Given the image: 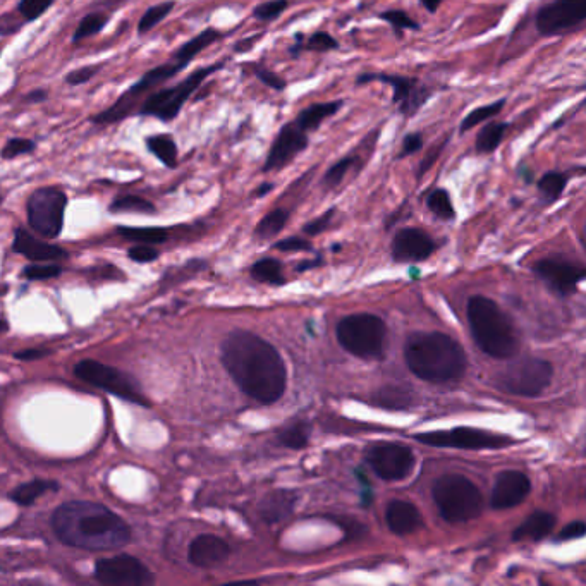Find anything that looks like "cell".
<instances>
[{
    "label": "cell",
    "mask_w": 586,
    "mask_h": 586,
    "mask_svg": "<svg viewBox=\"0 0 586 586\" xmlns=\"http://www.w3.org/2000/svg\"><path fill=\"white\" fill-rule=\"evenodd\" d=\"M272 190H274V184L263 183L262 186L258 188L257 193H255V196H257V198H262V196L267 195V193H270V191Z\"/></svg>",
    "instance_id": "6125c7cd"
},
{
    "label": "cell",
    "mask_w": 586,
    "mask_h": 586,
    "mask_svg": "<svg viewBox=\"0 0 586 586\" xmlns=\"http://www.w3.org/2000/svg\"><path fill=\"white\" fill-rule=\"evenodd\" d=\"M447 143H449V138L446 136L444 140L440 141L437 147H432L428 150V153H425V157H423L422 162H420V167H418L416 178L422 179L434 167L435 162L440 159V153L444 152V148L447 147Z\"/></svg>",
    "instance_id": "681fc988"
},
{
    "label": "cell",
    "mask_w": 586,
    "mask_h": 586,
    "mask_svg": "<svg viewBox=\"0 0 586 586\" xmlns=\"http://www.w3.org/2000/svg\"><path fill=\"white\" fill-rule=\"evenodd\" d=\"M52 528L62 544L76 549H121L131 540L128 523L98 502L62 504L54 511Z\"/></svg>",
    "instance_id": "7a4b0ae2"
},
{
    "label": "cell",
    "mask_w": 586,
    "mask_h": 586,
    "mask_svg": "<svg viewBox=\"0 0 586 586\" xmlns=\"http://www.w3.org/2000/svg\"><path fill=\"white\" fill-rule=\"evenodd\" d=\"M224 66H226V61H220L217 64H212V66L196 69L186 80L181 81L178 85L165 86V88L155 90L141 102L136 114H140L143 117H155V119L164 121V123L174 121L181 114V110H183L186 102L190 100L191 95L203 85V81L220 71V69H224Z\"/></svg>",
    "instance_id": "8992f818"
},
{
    "label": "cell",
    "mask_w": 586,
    "mask_h": 586,
    "mask_svg": "<svg viewBox=\"0 0 586 586\" xmlns=\"http://www.w3.org/2000/svg\"><path fill=\"white\" fill-rule=\"evenodd\" d=\"M98 66H85V68H78L71 71V73L66 74V85L69 86H81L88 83V81H92L95 76L98 74Z\"/></svg>",
    "instance_id": "f907efd6"
},
{
    "label": "cell",
    "mask_w": 586,
    "mask_h": 586,
    "mask_svg": "<svg viewBox=\"0 0 586 586\" xmlns=\"http://www.w3.org/2000/svg\"><path fill=\"white\" fill-rule=\"evenodd\" d=\"M222 38V33L215 28H207L202 33H198L195 38H191L188 42L184 43L183 47L174 54V57H178L179 61H183L186 66H190L191 62L195 61L196 55L208 49L212 43L217 42Z\"/></svg>",
    "instance_id": "484cf974"
},
{
    "label": "cell",
    "mask_w": 586,
    "mask_h": 586,
    "mask_svg": "<svg viewBox=\"0 0 586 586\" xmlns=\"http://www.w3.org/2000/svg\"><path fill=\"white\" fill-rule=\"evenodd\" d=\"M556 526L554 514L537 511L530 514L521 525L514 530V540H542L547 537L552 528Z\"/></svg>",
    "instance_id": "603a6c76"
},
{
    "label": "cell",
    "mask_w": 586,
    "mask_h": 586,
    "mask_svg": "<svg viewBox=\"0 0 586 586\" xmlns=\"http://www.w3.org/2000/svg\"><path fill=\"white\" fill-rule=\"evenodd\" d=\"M372 81H382L392 88V104L404 117L415 116L428 98L432 97V90L423 85L422 81L411 76H399V74L363 73L358 76L356 85H368Z\"/></svg>",
    "instance_id": "8fae6325"
},
{
    "label": "cell",
    "mask_w": 586,
    "mask_h": 586,
    "mask_svg": "<svg viewBox=\"0 0 586 586\" xmlns=\"http://www.w3.org/2000/svg\"><path fill=\"white\" fill-rule=\"evenodd\" d=\"M332 215H334V210H329L327 214L320 215V217L312 220V222H308L303 231H305L308 236H317V234L324 232L325 229L329 227L330 220H332Z\"/></svg>",
    "instance_id": "11a10c76"
},
{
    "label": "cell",
    "mask_w": 586,
    "mask_h": 586,
    "mask_svg": "<svg viewBox=\"0 0 586 586\" xmlns=\"http://www.w3.org/2000/svg\"><path fill=\"white\" fill-rule=\"evenodd\" d=\"M422 147V133H409V135L404 136L403 147H401V152L397 155V159H404V157H409V155H415L416 152L422 150Z\"/></svg>",
    "instance_id": "f5cc1de1"
},
{
    "label": "cell",
    "mask_w": 586,
    "mask_h": 586,
    "mask_svg": "<svg viewBox=\"0 0 586 586\" xmlns=\"http://www.w3.org/2000/svg\"><path fill=\"white\" fill-rule=\"evenodd\" d=\"M404 360L413 375L432 384L461 379L466 370L463 348L442 332L411 334L404 346Z\"/></svg>",
    "instance_id": "3957f363"
},
{
    "label": "cell",
    "mask_w": 586,
    "mask_h": 586,
    "mask_svg": "<svg viewBox=\"0 0 586 586\" xmlns=\"http://www.w3.org/2000/svg\"><path fill=\"white\" fill-rule=\"evenodd\" d=\"M45 355H47V353L42 351V349H25V351H19V353H16V358H18V360L31 361L38 360V358H42V356Z\"/></svg>",
    "instance_id": "680465c9"
},
{
    "label": "cell",
    "mask_w": 586,
    "mask_h": 586,
    "mask_svg": "<svg viewBox=\"0 0 586 586\" xmlns=\"http://www.w3.org/2000/svg\"><path fill=\"white\" fill-rule=\"evenodd\" d=\"M74 375L86 384L95 385L98 389L126 399L129 403L140 404L143 408L150 406V401L145 397L140 385L136 384L135 380L121 370L107 367L100 361L81 360L74 367Z\"/></svg>",
    "instance_id": "9c48e42d"
},
{
    "label": "cell",
    "mask_w": 586,
    "mask_h": 586,
    "mask_svg": "<svg viewBox=\"0 0 586 586\" xmlns=\"http://www.w3.org/2000/svg\"><path fill=\"white\" fill-rule=\"evenodd\" d=\"M586 526L583 521H573V523H569L568 526H564L562 528L561 535L559 538L561 540H573V538H580L585 535Z\"/></svg>",
    "instance_id": "6f0895ef"
},
{
    "label": "cell",
    "mask_w": 586,
    "mask_h": 586,
    "mask_svg": "<svg viewBox=\"0 0 586 586\" xmlns=\"http://www.w3.org/2000/svg\"><path fill=\"white\" fill-rule=\"evenodd\" d=\"M367 463L382 480L401 482L415 470V454L403 444L380 442L368 449Z\"/></svg>",
    "instance_id": "4fadbf2b"
},
{
    "label": "cell",
    "mask_w": 586,
    "mask_h": 586,
    "mask_svg": "<svg viewBox=\"0 0 586 586\" xmlns=\"http://www.w3.org/2000/svg\"><path fill=\"white\" fill-rule=\"evenodd\" d=\"M310 428L306 423H294L291 427L284 428L279 432V440L282 446L289 449H303L308 444Z\"/></svg>",
    "instance_id": "74e56055"
},
{
    "label": "cell",
    "mask_w": 586,
    "mask_h": 586,
    "mask_svg": "<svg viewBox=\"0 0 586 586\" xmlns=\"http://www.w3.org/2000/svg\"><path fill=\"white\" fill-rule=\"evenodd\" d=\"M415 439L422 444L434 447H454V449H468V451H482V449H501L511 440L501 435L489 434L478 428L459 427L447 432H430V434L415 435Z\"/></svg>",
    "instance_id": "9a60e30c"
},
{
    "label": "cell",
    "mask_w": 586,
    "mask_h": 586,
    "mask_svg": "<svg viewBox=\"0 0 586 586\" xmlns=\"http://www.w3.org/2000/svg\"><path fill=\"white\" fill-rule=\"evenodd\" d=\"M442 2H444V0H420V4H422L430 14L437 13L439 7L442 6Z\"/></svg>",
    "instance_id": "94428289"
},
{
    "label": "cell",
    "mask_w": 586,
    "mask_h": 586,
    "mask_svg": "<svg viewBox=\"0 0 586 586\" xmlns=\"http://www.w3.org/2000/svg\"><path fill=\"white\" fill-rule=\"evenodd\" d=\"M25 98L26 102H30V104H42L49 98V92L43 90V88H38V90L28 93Z\"/></svg>",
    "instance_id": "91938a15"
},
{
    "label": "cell",
    "mask_w": 586,
    "mask_h": 586,
    "mask_svg": "<svg viewBox=\"0 0 586 586\" xmlns=\"http://www.w3.org/2000/svg\"><path fill=\"white\" fill-rule=\"evenodd\" d=\"M554 368L540 358H523L499 375V385L514 396L538 397L549 387Z\"/></svg>",
    "instance_id": "30bf717a"
},
{
    "label": "cell",
    "mask_w": 586,
    "mask_h": 586,
    "mask_svg": "<svg viewBox=\"0 0 586 586\" xmlns=\"http://www.w3.org/2000/svg\"><path fill=\"white\" fill-rule=\"evenodd\" d=\"M385 518H387L389 530L399 535V537L411 535V533H415L416 530H420L423 526L422 514L416 509L415 504H411L408 501H401V499L392 501L387 506Z\"/></svg>",
    "instance_id": "7402d4cb"
},
{
    "label": "cell",
    "mask_w": 586,
    "mask_h": 586,
    "mask_svg": "<svg viewBox=\"0 0 586 586\" xmlns=\"http://www.w3.org/2000/svg\"><path fill=\"white\" fill-rule=\"evenodd\" d=\"M387 25L392 26V30L396 31L397 35L401 37L404 30H420V25L416 23L415 19L411 18L408 13L399 11V9H392V11H384L379 16Z\"/></svg>",
    "instance_id": "60d3db41"
},
{
    "label": "cell",
    "mask_w": 586,
    "mask_h": 586,
    "mask_svg": "<svg viewBox=\"0 0 586 586\" xmlns=\"http://www.w3.org/2000/svg\"><path fill=\"white\" fill-rule=\"evenodd\" d=\"M308 145H310L308 133L298 128L294 121L284 124L281 131L275 136L269 153H267V159H265L262 171H281V169L291 164L301 152H305Z\"/></svg>",
    "instance_id": "2e32d148"
},
{
    "label": "cell",
    "mask_w": 586,
    "mask_h": 586,
    "mask_svg": "<svg viewBox=\"0 0 586 586\" xmlns=\"http://www.w3.org/2000/svg\"><path fill=\"white\" fill-rule=\"evenodd\" d=\"M468 320L475 342L485 355L506 360L518 353L519 339L513 322L495 301L473 296L468 303Z\"/></svg>",
    "instance_id": "277c9868"
},
{
    "label": "cell",
    "mask_w": 586,
    "mask_h": 586,
    "mask_svg": "<svg viewBox=\"0 0 586 586\" xmlns=\"http://www.w3.org/2000/svg\"><path fill=\"white\" fill-rule=\"evenodd\" d=\"M54 2L55 0H19L18 13L25 18L26 23L37 21L54 6Z\"/></svg>",
    "instance_id": "ee69618b"
},
{
    "label": "cell",
    "mask_w": 586,
    "mask_h": 586,
    "mask_svg": "<svg viewBox=\"0 0 586 586\" xmlns=\"http://www.w3.org/2000/svg\"><path fill=\"white\" fill-rule=\"evenodd\" d=\"M427 205L430 208V212L440 220H452L456 217V210L452 205L451 195L449 191L437 188L432 191L427 198Z\"/></svg>",
    "instance_id": "d590c367"
},
{
    "label": "cell",
    "mask_w": 586,
    "mask_h": 586,
    "mask_svg": "<svg viewBox=\"0 0 586 586\" xmlns=\"http://www.w3.org/2000/svg\"><path fill=\"white\" fill-rule=\"evenodd\" d=\"M384 320L370 313H356L342 318L337 325V341L351 355L363 360H375L384 353Z\"/></svg>",
    "instance_id": "52a82bcc"
},
{
    "label": "cell",
    "mask_w": 586,
    "mask_h": 586,
    "mask_svg": "<svg viewBox=\"0 0 586 586\" xmlns=\"http://www.w3.org/2000/svg\"><path fill=\"white\" fill-rule=\"evenodd\" d=\"M110 212L121 214V212H131V214H155L157 208L152 202L136 195H124L116 198L110 203Z\"/></svg>",
    "instance_id": "d6a6232c"
},
{
    "label": "cell",
    "mask_w": 586,
    "mask_h": 586,
    "mask_svg": "<svg viewBox=\"0 0 586 586\" xmlns=\"http://www.w3.org/2000/svg\"><path fill=\"white\" fill-rule=\"evenodd\" d=\"M504 105H506V98H499V100H495L492 104L482 105V107H477V109L471 110L470 114L464 117L463 121H461L459 131H461V133H468L470 129L477 128L480 124L487 123L492 117L501 114Z\"/></svg>",
    "instance_id": "f1b7e54d"
},
{
    "label": "cell",
    "mask_w": 586,
    "mask_h": 586,
    "mask_svg": "<svg viewBox=\"0 0 586 586\" xmlns=\"http://www.w3.org/2000/svg\"><path fill=\"white\" fill-rule=\"evenodd\" d=\"M117 232L123 238L136 243H147V245H160L167 239V231L162 227H117Z\"/></svg>",
    "instance_id": "4dcf8cb0"
},
{
    "label": "cell",
    "mask_w": 586,
    "mask_h": 586,
    "mask_svg": "<svg viewBox=\"0 0 586 586\" xmlns=\"http://www.w3.org/2000/svg\"><path fill=\"white\" fill-rule=\"evenodd\" d=\"M128 255L133 262L150 263L159 258V251L152 248V246L141 245L131 248V250L128 251Z\"/></svg>",
    "instance_id": "db71d44e"
},
{
    "label": "cell",
    "mask_w": 586,
    "mask_h": 586,
    "mask_svg": "<svg viewBox=\"0 0 586 586\" xmlns=\"http://www.w3.org/2000/svg\"><path fill=\"white\" fill-rule=\"evenodd\" d=\"M275 248L279 251H310L312 250V245L308 241H305V239L287 238L279 241L275 245Z\"/></svg>",
    "instance_id": "9f6ffc18"
},
{
    "label": "cell",
    "mask_w": 586,
    "mask_h": 586,
    "mask_svg": "<svg viewBox=\"0 0 586 586\" xmlns=\"http://www.w3.org/2000/svg\"><path fill=\"white\" fill-rule=\"evenodd\" d=\"M341 100H334V102H325V104H313L310 107H306L305 110H301L300 116L294 119V124L298 128L303 129L305 133H313L317 131L325 119L336 116L339 109L342 107Z\"/></svg>",
    "instance_id": "cb8c5ba5"
},
{
    "label": "cell",
    "mask_w": 586,
    "mask_h": 586,
    "mask_svg": "<svg viewBox=\"0 0 586 586\" xmlns=\"http://www.w3.org/2000/svg\"><path fill=\"white\" fill-rule=\"evenodd\" d=\"M0 202H2V198H0Z\"/></svg>",
    "instance_id": "03108f58"
},
{
    "label": "cell",
    "mask_w": 586,
    "mask_h": 586,
    "mask_svg": "<svg viewBox=\"0 0 586 586\" xmlns=\"http://www.w3.org/2000/svg\"><path fill=\"white\" fill-rule=\"evenodd\" d=\"M289 499H291V495L287 494V492H277V494L269 495L267 502H263V518L269 519V521H277V519H281V514H279L277 509H281V513L286 514V507L291 509V506H293Z\"/></svg>",
    "instance_id": "7bdbcfd3"
},
{
    "label": "cell",
    "mask_w": 586,
    "mask_h": 586,
    "mask_svg": "<svg viewBox=\"0 0 586 586\" xmlns=\"http://www.w3.org/2000/svg\"><path fill=\"white\" fill-rule=\"evenodd\" d=\"M355 165V157H344V159L337 160L336 164L330 167L329 171L325 172L322 184H324L325 190H334L339 184L342 183V179L346 178L349 169Z\"/></svg>",
    "instance_id": "b9f144b4"
},
{
    "label": "cell",
    "mask_w": 586,
    "mask_h": 586,
    "mask_svg": "<svg viewBox=\"0 0 586 586\" xmlns=\"http://www.w3.org/2000/svg\"><path fill=\"white\" fill-rule=\"evenodd\" d=\"M337 49H339V42L327 31H317L303 43V50L317 52V54H324V52Z\"/></svg>",
    "instance_id": "f6af8a7d"
},
{
    "label": "cell",
    "mask_w": 586,
    "mask_h": 586,
    "mask_svg": "<svg viewBox=\"0 0 586 586\" xmlns=\"http://www.w3.org/2000/svg\"><path fill=\"white\" fill-rule=\"evenodd\" d=\"M222 363L246 396L274 404L287 389L286 363L269 342L246 330H236L222 342Z\"/></svg>",
    "instance_id": "6da1fadb"
},
{
    "label": "cell",
    "mask_w": 586,
    "mask_h": 586,
    "mask_svg": "<svg viewBox=\"0 0 586 586\" xmlns=\"http://www.w3.org/2000/svg\"><path fill=\"white\" fill-rule=\"evenodd\" d=\"M509 124L507 123H487L478 131L477 141H475V150L480 155L485 153H494L497 148L501 147L502 140L506 136Z\"/></svg>",
    "instance_id": "83f0119b"
},
{
    "label": "cell",
    "mask_w": 586,
    "mask_h": 586,
    "mask_svg": "<svg viewBox=\"0 0 586 586\" xmlns=\"http://www.w3.org/2000/svg\"><path fill=\"white\" fill-rule=\"evenodd\" d=\"M231 554V547L226 540L215 535H200L191 542L188 559L196 568H214L226 561Z\"/></svg>",
    "instance_id": "ffe728a7"
},
{
    "label": "cell",
    "mask_w": 586,
    "mask_h": 586,
    "mask_svg": "<svg viewBox=\"0 0 586 586\" xmlns=\"http://www.w3.org/2000/svg\"><path fill=\"white\" fill-rule=\"evenodd\" d=\"M0 52H2V47H0Z\"/></svg>",
    "instance_id": "e7e4bbea"
},
{
    "label": "cell",
    "mask_w": 586,
    "mask_h": 586,
    "mask_svg": "<svg viewBox=\"0 0 586 586\" xmlns=\"http://www.w3.org/2000/svg\"><path fill=\"white\" fill-rule=\"evenodd\" d=\"M68 195L57 186H45L31 193L26 203V215L31 229L42 238L61 236Z\"/></svg>",
    "instance_id": "ba28073f"
},
{
    "label": "cell",
    "mask_w": 586,
    "mask_h": 586,
    "mask_svg": "<svg viewBox=\"0 0 586 586\" xmlns=\"http://www.w3.org/2000/svg\"><path fill=\"white\" fill-rule=\"evenodd\" d=\"M26 21L21 14H4L0 16V35L2 37H9L14 35L16 31L21 30Z\"/></svg>",
    "instance_id": "816d5d0a"
},
{
    "label": "cell",
    "mask_w": 586,
    "mask_h": 586,
    "mask_svg": "<svg viewBox=\"0 0 586 586\" xmlns=\"http://www.w3.org/2000/svg\"><path fill=\"white\" fill-rule=\"evenodd\" d=\"M35 150H37V143L30 138H9L0 150V157L4 160H13L23 155H30Z\"/></svg>",
    "instance_id": "ab89813d"
},
{
    "label": "cell",
    "mask_w": 586,
    "mask_h": 586,
    "mask_svg": "<svg viewBox=\"0 0 586 586\" xmlns=\"http://www.w3.org/2000/svg\"><path fill=\"white\" fill-rule=\"evenodd\" d=\"M148 152L152 153L155 159L160 160L167 169H176L179 164L178 145L171 135L148 136Z\"/></svg>",
    "instance_id": "d4e9b609"
},
{
    "label": "cell",
    "mask_w": 586,
    "mask_h": 586,
    "mask_svg": "<svg viewBox=\"0 0 586 586\" xmlns=\"http://www.w3.org/2000/svg\"><path fill=\"white\" fill-rule=\"evenodd\" d=\"M13 246L14 251L25 255L28 260H33V262H55V260L68 258V251L64 250V248L50 245V243H43L23 227L16 229Z\"/></svg>",
    "instance_id": "44dd1931"
},
{
    "label": "cell",
    "mask_w": 586,
    "mask_h": 586,
    "mask_svg": "<svg viewBox=\"0 0 586 586\" xmlns=\"http://www.w3.org/2000/svg\"><path fill=\"white\" fill-rule=\"evenodd\" d=\"M287 220H289V212H287L286 208H275L260 220L255 232H257L258 238H274L286 227Z\"/></svg>",
    "instance_id": "836d02e7"
},
{
    "label": "cell",
    "mask_w": 586,
    "mask_h": 586,
    "mask_svg": "<svg viewBox=\"0 0 586 586\" xmlns=\"http://www.w3.org/2000/svg\"><path fill=\"white\" fill-rule=\"evenodd\" d=\"M95 578L102 585L109 586H145L153 583L152 571L140 559L129 554L100 559L95 564Z\"/></svg>",
    "instance_id": "5bb4252c"
},
{
    "label": "cell",
    "mask_w": 586,
    "mask_h": 586,
    "mask_svg": "<svg viewBox=\"0 0 586 586\" xmlns=\"http://www.w3.org/2000/svg\"><path fill=\"white\" fill-rule=\"evenodd\" d=\"M109 23V16H105L102 13H90L85 18L81 19L80 25L74 30L73 38L71 42L74 45H78L81 40L85 38H92L98 35L100 31L104 30L105 26Z\"/></svg>",
    "instance_id": "e575fe53"
},
{
    "label": "cell",
    "mask_w": 586,
    "mask_h": 586,
    "mask_svg": "<svg viewBox=\"0 0 586 586\" xmlns=\"http://www.w3.org/2000/svg\"><path fill=\"white\" fill-rule=\"evenodd\" d=\"M435 250L434 239L416 227H406L396 232L392 241V257L396 262H423Z\"/></svg>",
    "instance_id": "ac0fdd59"
},
{
    "label": "cell",
    "mask_w": 586,
    "mask_h": 586,
    "mask_svg": "<svg viewBox=\"0 0 586 586\" xmlns=\"http://www.w3.org/2000/svg\"><path fill=\"white\" fill-rule=\"evenodd\" d=\"M519 174H521V176H523V178H525L526 183H532L533 172L530 171V169H528V167H525V165H523V167H521V169H519Z\"/></svg>",
    "instance_id": "be15d7a7"
},
{
    "label": "cell",
    "mask_w": 586,
    "mask_h": 586,
    "mask_svg": "<svg viewBox=\"0 0 586 586\" xmlns=\"http://www.w3.org/2000/svg\"><path fill=\"white\" fill-rule=\"evenodd\" d=\"M253 73L257 76L258 80L262 81L263 85L269 86L275 92H284L286 90V80H282L279 74L274 73L272 69L263 68V66H255Z\"/></svg>",
    "instance_id": "c3c4849f"
},
{
    "label": "cell",
    "mask_w": 586,
    "mask_h": 586,
    "mask_svg": "<svg viewBox=\"0 0 586 586\" xmlns=\"http://www.w3.org/2000/svg\"><path fill=\"white\" fill-rule=\"evenodd\" d=\"M251 275L258 282H267V284H282L284 282L282 265L274 258H265V260L255 263L251 267Z\"/></svg>",
    "instance_id": "8d00e7d4"
},
{
    "label": "cell",
    "mask_w": 586,
    "mask_h": 586,
    "mask_svg": "<svg viewBox=\"0 0 586 586\" xmlns=\"http://www.w3.org/2000/svg\"><path fill=\"white\" fill-rule=\"evenodd\" d=\"M537 274L544 279L556 293L566 296L573 293L576 286L583 281L585 272L576 263L566 262L561 258H547L537 263Z\"/></svg>",
    "instance_id": "e0dca14e"
},
{
    "label": "cell",
    "mask_w": 586,
    "mask_h": 586,
    "mask_svg": "<svg viewBox=\"0 0 586 586\" xmlns=\"http://www.w3.org/2000/svg\"><path fill=\"white\" fill-rule=\"evenodd\" d=\"M287 7H289V0H267V2H263V4L253 9V16L258 21L270 23V21H275V19L279 18Z\"/></svg>",
    "instance_id": "bcb514c9"
},
{
    "label": "cell",
    "mask_w": 586,
    "mask_h": 586,
    "mask_svg": "<svg viewBox=\"0 0 586 586\" xmlns=\"http://www.w3.org/2000/svg\"><path fill=\"white\" fill-rule=\"evenodd\" d=\"M409 397H411V394L406 389H401L397 385H389V387L380 389L379 394H377V401L384 408L401 409L408 406Z\"/></svg>",
    "instance_id": "f35d334b"
},
{
    "label": "cell",
    "mask_w": 586,
    "mask_h": 586,
    "mask_svg": "<svg viewBox=\"0 0 586 586\" xmlns=\"http://www.w3.org/2000/svg\"><path fill=\"white\" fill-rule=\"evenodd\" d=\"M530 492H532V483L526 475L519 471H504L497 477L494 490L490 495V506L497 511L511 509L525 501Z\"/></svg>",
    "instance_id": "d6986e66"
},
{
    "label": "cell",
    "mask_w": 586,
    "mask_h": 586,
    "mask_svg": "<svg viewBox=\"0 0 586 586\" xmlns=\"http://www.w3.org/2000/svg\"><path fill=\"white\" fill-rule=\"evenodd\" d=\"M432 494L439 513L449 523H466L482 514V492L463 475L440 477Z\"/></svg>",
    "instance_id": "5b68a950"
},
{
    "label": "cell",
    "mask_w": 586,
    "mask_h": 586,
    "mask_svg": "<svg viewBox=\"0 0 586 586\" xmlns=\"http://www.w3.org/2000/svg\"><path fill=\"white\" fill-rule=\"evenodd\" d=\"M586 0H552L538 9L535 26L542 37H557L585 25Z\"/></svg>",
    "instance_id": "7c38bea8"
},
{
    "label": "cell",
    "mask_w": 586,
    "mask_h": 586,
    "mask_svg": "<svg viewBox=\"0 0 586 586\" xmlns=\"http://www.w3.org/2000/svg\"><path fill=\"white\" fill-rule=\"evenodd\" d=\"M62 274V269L54 263H33L25 269V277L30 281H47Z\"/></svg>",
    "instance_id": "7dc6e473"
},
{
    "label": "cell",
    "mask_w": 586,
    "mask_h": 586,
    "mask_svg": "<svg viewBox=\"0 0 586 586\" xmlns=\"http://www.w3.org/2000/svg\"><path fill=\"white\" fill-rule=\"evenodd\" d=\"M174 7H176L174 0H165V2H160L157 6L148 7L145 14L138 21V33L140 35L150 33L155 26L160 25L174 11Z\"/></svg>",
    "instance_id": "1f68e13d"
},
{
    "label": "cell",
    "mask_w": 586,
    "mask_h": 586,
    "mask_svg": "<svg viewBox=\"0 0 586 586\" xmlns=\"http://www.w3.org/2000/svg\"><path fill=\"white\" fill-rule=\"evenodd\" d=\"M568 174L559 171L545 172L542 178L538 179V191L544 196L547 202H557L568 186Z\"/></svg>",
    "instance_id": "f546056e"
},
{
    "label": "cell",
    "mask_w": 586,
    "mask_h": 586,
    "mask_svg": "<svg viewBox=\"0 0 586 586\" xmlns=\"http://www.w3.org/2000/svg\"><path fill=\"white\" fill-rule=\"evenodd\" d=\"M57 489H59V483L47 482V480H31V482L19 485L18 489H14L11 499L19 506H31L43 494L55 492Z\"/></svg>",
    "instance_id": "4316f807"
}]
</instances>
